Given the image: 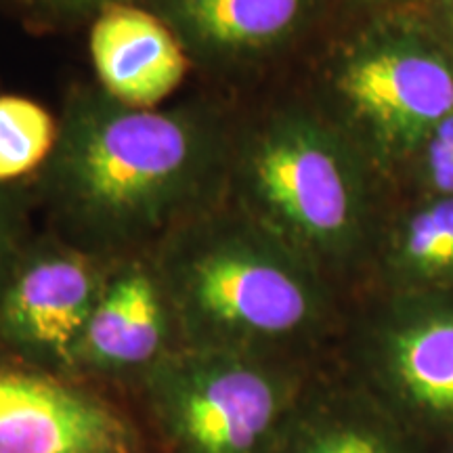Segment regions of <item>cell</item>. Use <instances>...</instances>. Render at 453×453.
Here are the masks:
<instances>
[{
    "label": "cell",
    "instance_id": "3957f363",
    "mask_svg": "<svg viewBox=\"0 0 453 453\" xmlns=\"http://www.w3.org/2000/svg\"><path fill=\"white\" fill-rule=\"evenodd\" d=\"M226 194L237 211L319 269L350 258L364 243V151L317 113L280 110L235 137Z\"/></svg>",
    "mask_w": 453,
    "mask_h": 453
},
{
    "label": "cell",
    "instance_id": "5b68a950",
    "mask_svg": "<svg viewBox=\"0 0 453 453\" xmlns=\"http://www.w3.org/2000/svg\"><path fill=\"white\" fill-rule=\"evenodd\" d=\"M332 93L361 151L401 157L453 113V65L411 30L376 26L340 53Z\"/></svg>",
    "mask_w": 453,
    "mask_h": 453
},
{
    "label": "cell",
    "instance_id": "6da1fadb",
    "mask_svg": "<svg viewBox=\"0 0 453 453\" xmlns=\"http://www.w3.org/2000/svg\"><path fill=\"white\" fill-rule=\"evenodd\" d=\"M234 141L203 105L137 110L78 88L38 187L57 235L104 260L154 252L226 191Z\"/></svg>",
    "mask_w": 453,
    "mask_h": 453
},
{
    "label": "cell",
    "instance_id": "2e32d148",
    "mask_svg": "<svg viewBox=\"0 0 453 453\" xmlns=\"http://www.w3.org/2000/svg\"><path fill=\"white\" fill-rule=\"evenodd\" d=\"M122 3H137V0H42L38 11L57 21H76L84 17L93 19L104 9Z\"/></svg>",
    "mask_w": 453,
    "mask_h": 453
},
{
    "label": "cell",
    "instance_id": "5bb4252c",
    "mask_svg": "<svg viewBox=\"0 0 453 453\" xmlns=\"http://www.w3.org/2000/svg\"><path fill=\"white\" fill-rule=\"evenodd\" d=\"M59 122L19 95H0V185L38 174L53 154Z\"/></svg>",
    "mask_w": 453,
    "mask_h": 453
},
{
    "label": "cell",
    "instance_id": "7c38bea8",
    "mask_svg": "<svg viewBox=\"0 0 453 453\" xmlns=\"http://www.w3.org/2000/svg\"><path fill=\"white\" fill-rule=\"evenodd\" d=\"M275 453H403L365 395L307 384Z\"/></svg>",
    "mask_w": 453,
    "mask_h": 453
},
{
    "label": "cell",
    "instance_id": "8fae6325",
    "mask_svg": "<svg viewBox=\"0 0 453 453\" xmlns=\"http://www.w3.org/2000/svg\"><path fill=\"white\" fill-rule=\"evenodd\" d=\"M373 350L378 370L405 399L453 413V309L384 327Z\"/></svg>",
    "mask_w": 453,
    "mask_h": 453
},
{
    "label": "cell",
    "instance_id": "7a4b0ae2",
    "mask_svg": "<svg viewBox=\"0 0 453 453\" xmlns=\"http://www.w3.org/2000/svg\"><path fill=\"white\" fill-rule=\"evenodd\" d=\"M180 347L290 359L327 317L317 265L237 208H211L151 252Z\"/></svg>",
    "mask_w": 453,
    "mask_h": 453
},
{
    "label": "cell",
    "instance_id": "ffe728a7",
    "mask_svg": "<svg viewBox=\"0 0 453 453\" xmlns=\"http://www.w3.org/2000/svg\"><path fill=\"white\" fill-rule=\"evenodd\" d=\"M364 3H395V0H364Z\"/></svg>",
    "mask_w": 453,
    "mask_h": 453
},
{
    "label": "cell",
    "instance_id": "8992f818",
    "mask_svg": "<svg viewBox=\"0 0 453 453\" xmlns=\"http://www.w3.org/2000/svg\"><path fill=\"white\" fill-rule=\"evenodd\" d=\"M0 453H156L128 395L0 357Z\"/></svg>",
    "mask_w": 453,
    "mask_h": 453
},
{
    "label": "cell",
    "instance_id": "e0dca14e",
    "mask_svg": "<svg viewBox=\"0 0 453 453\" xmlns=\"http://www.w3.org/2000/svg\"><path fill=\"white\" fill-rule=\"evenodd\" d=\"M426 179L441 197H453V157L443 164H437V166L426 168Z\"/></svg>",
    "mask_w": 453,
    "mask_h": 453
},
{
    "label": "cell",
    "instance_id": "4fadbf2b",
    "mask_svg": "<svg viewBox=\"0 0 453 453\" xmlns=\"http://www.w3.org/2000/svg\"><path fill=\"white\" fill-rule=\"evenodd\" d=\"M390 267L410 281H453V197H439L396 226Z\"/></svg>",
    "mask_w": 453,
    "mask_h": 453
},
{
    "label": "cell",
    "instance_id": "52a82bcc",
    "mask_svg": "<svg viewBox=\"0 0 453 453\" xmlns=\"http://www.w3.org/2000/svg\"><path fill=\"white\" fill-rule=\"evenodd\" d=\"M107 265L57 235L30 240L0 283V357L73 376Z\"/></svg>",
    "mask_w": 453,
    "mask_h": 453
},
{
    "label": "cell",
    "instance_id": "30bf717a",
    "mask_svg": "<svg viewBox=\"0 0 453 453\" xmlns=\"http://www.w3.org/2000/svg\"><path fill=\"white\" fill-rule=\"evenodd\" d=\"M191 61L217 70L273 53L307 24L319 0H147Z\"/></svg>",
    "mask_w": 453,
    "mask_h": 453
},
{
    "label": "cell",
    "instance_id": "d6986e66",
    "mask_svg": "<svg viewBox=\"0 0 453 453\" xmlns=\"http://www.w3.org/2000/svg\"><path fill=\"white\" fill-rule=\"evenodd\" d=\"M17 4H21V7L30 9V11H38V7H41L42 0H15Z\"/></svg>",
    "mask_w": 453,
    "mask_h": 453
},
{
    "label": "cell",
    "instance_id": "ba28073f",
    "mask_svg": "<svg viewBox=\"0 0 453 453\" xmlns=\"http://www.w3.org/2000/svg\"><path fill=\"white\" fill-rule=\"evenodd\" d=\"M179 347L177 319L151 252L110 260L73 376L128 395Z\"/></svg>",
    "mask_w": 453,
    "mask_h": 453
},
{
    "label": "cell",
    "instance_id": "9c48e42d",
    "mask_svg": "<svg viewBox=\"0 0 453 453\" xmlns=\"http://www.w3.org/2000/svg\"><path fill=\"white\" fill-rule=\"evenodd\" d=\"M88 53L99 88L118 104L154 110L185 81L189 55L143 4H111L93 17Z\"/></svg>",
    "mask_w": 453,
    "mask_h": 453
},
{
    "label": "cell",
    "instance_id": "277c9868",
    "mask_svg": "<svg viewBox=\"0 0 453 453\" xmlns=\"http://www.w3.org/2000/svg\"><path fill=\"white\" fill-rule=\"evenodd\" d=\"M307 384L294 361L179 347L128 396L156 453H275Z\"/></svg>",
    "mask_w": 453,
    "mask_h": 453
},
{
    "label": "cell",
    "instance_id": "9a60e30c",
    "mask_svg": "<svg viewBox=\"0 0 453 453\" xmlns=\"http://www.w3.org/2000/svg\"><path fill=\"white\" fill-rule=\"evenodd\" d=\"M30 240L26 197L15 185H0V283Z\"/></svg>",
    "mask_w": 453,
    "mask_h": 453
},
{
    "label": "cell",
    "instance_id": "ac0fdd59",
    "mask_svg": "<svg viewBox=\"0 0 453 453\" xmlns=\"http://www.w3.org/2000/svg\"><path fill=\"white\" fill-rule=\"evenodd\" d=\"M443 24L447 27V34H449L451 41H453V0H445V4H443Z\"/></svg>",
    "mask_w": 453,
    "mask_h": 453
}]
</instances>
